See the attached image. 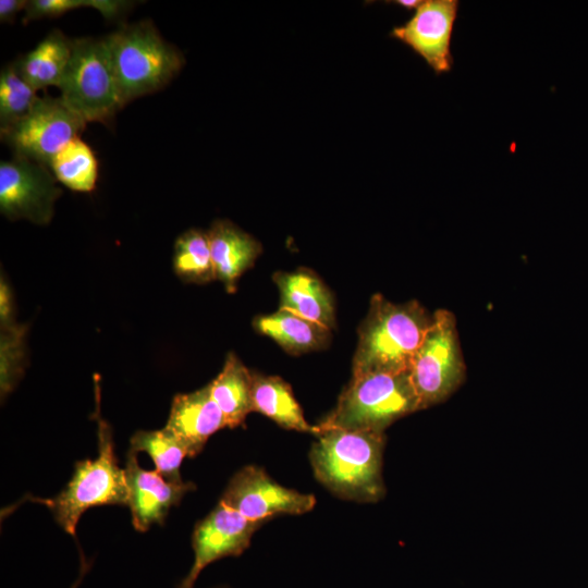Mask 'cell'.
Instances as JSON below:
<instances>
[{"instance_id": "6da1fadb", "label": "cell", "mask_w": 588, "mask_h": 588, "mask_svg": "<svg viewBox=\"0 0 588 588\" xmlns=\"http://www.w3.org/2000/svg\"><path fill=\"white\" fill-rule=\"evenodd\" d=\"M384 432L327 429L309 451L316 479L332 494L376 503L385 494L382 475Z\"/></svg>"}, {"instance_id": "7a4b0ae2", "label": "cell", "mask_w": 588, "mask_h": 588, "mask_svg": "<svg viewBox=\"0 0 588 588\" xmlns=\"http://www.w3.org/2000/svg\"><path fill=\"white\" fill-rule=\"evenodd\" d=\"M431 321L432 314L417 301L393 303L375 294L358 329L353 377L408 370Z\"/></svg>"}, {"instance_id": "3957f363", "label": "cell", "mask_w": 588, "mask_h": 588, "mask_svg": "<svg viewBox=\"0 0 588 588\" xmlns=\"http://www.w3.org/2000/svg\"><path fill=\"white\" fill-rule=\"evenodd\" d=\"M96 409L98 455L77 461L68 485L57 495L48 499L26 497L28 501L47 506L58 525L71 536H76L81 516L90 507L126 505L127 483L125 469L119 466L110 425L100 413V390L96 381Z\"/></svg>"}, {"instance_id": "277c9868", "label": "cell", "mask_w": 588, "mask_h": 588, "mask_svg": "<svg viewBox=\"0 0 588 588\" xmlns=\"http://www.w3.org/2000/svg\"><path fill=\"white\" fill-rule=\"evenodd\" d=\"M105 40L123 107L164 87L184 64L180 50L147 21L122 26Z\"/></svg>"}, {"instance_id": "5b68a950", "label": "cell", "mask_w": 588, "mask_h": 588, "mask_svg": "<svg viewBox=\"0 0 588 588\" xmlns=\"http://www.w3.org/2000/svg\"><path fill=\"white\" fill-rule=\"evenodd\" d=\"M420 411L408 370L353 377L334 409L318 425L322 430H384L400 418Z\"/></svg>"}, {"instance_id": "8992f818", "label": "cell", "mask_w": 588, "mask_h": 588, "mask_svg": "<svg viewBox=\"0 0 588 588\" xmlns=\"http://www.w3.org/2000/svg\"><path fill=\"white\" fill-rule=\"evenodd\" d=\"M58 88L61 100L86 123H110L123 105L105 38L72 40Z\"/></svg>"}, {"instance_id": "52a82bcc", "label": "cell", "mask_w": 588, "mask_h": 588, "mask_svg": "<svg viewBox=\"0 0 588 588\" xmlns=\"http://www.w3.org/2000/svg\"><path fill=\"white\" fill-rule=\"evenodd\" d=\"M420 409L448 400L464 382L466 366L456 318L438 309L408 368Z\"/></svg>"}, {"instance_id": "ba28073f", "label": "cell", "mask_w": 588, "mask_h": 588, "mask_svg": "<svg viewBox=\"0 0 588 588\" xmlns=\"http://www.w3.org/2000/svg\"><path fill=\"white\" fill-rule=\"evenodd\" d=\"M86 124L60 97L44 96L19 121L1 130V138L14 156L49 168L53 157L79 137Z\"/></svg>"}, {"instance_id": "9c48e42d", "label": "cell", "mask_w": 588, "mask_h": 588, "mask_svg": "<svg viewBox=\"0 0 588 588\" xmlns=\"http://www.w3.org/2000/svg\"><path fill=\"white\" fill-rule=\"evenodd\" d=\"M61 193L48 167L19 156L0 162V211L9 220L48 224Z\"/></svg>"}, {"instance_id": "30bf717a", "label": "cell", "mask_w": 588, "mask_h": 588, "mask_svg": "<svg viewBox=\"0 0 588 588\" xmlns=\"http://www.w3.org/2000/svg\"><path fill=\"white\" fill-rule=\"evenodd\" d=\"M220 501L246 518L264 523L277 515H302L316 505L314 494L278 483L256 465L238 469L228 482Z\"/></svg>"}, {"instance_id": "8fae6325", "label": "cell", "mask_w": 588, "mask_h": 588, "mask_svg": "<svg viewBox=\"0 0 588 588\" xmlns=\"http://www.w3.org/2000/svg\"><path fill=\"white\" fill-rule=\"evenodd\" d=\"M264 522L250 520L221 501L196 523L192 535L194 562L177 588H194L201 571L212 562L238 556L250 546Z\"/></svg>"}, {"instance_id": "7c38bea8", "label": "cell", "mask_w": 588, "mask_h": 588, "mask_svg": "<svg viewBox=\"0 0 588 588\" xmlns=\"http://www.w3.org/2000/svg\"><path fill=\"white\" fill-rule=\"evenodd\" d=\"M457 0H425L414 15L391 30V37L411 47L437 73L451 71V39Z\"/></svg>"}, {"instance_id": "4fadbf2b", "label": "cell", "mask_w": 588, "mask_h": 588, "mask_svg": "<svg viewBox=\"0 0 588 588\" xmlns=\"http://www.w3.org/2000/svg\"><path fill=\"white\" fill-rule=\"evenodd\" d=\"M124 469L132 524L140 532L147 531L154 524H163L171 507L179 505L187 492L196 489L193 482L170 481L156 469L142 468L137 455L131 451Z\"/></svg>"}, {"instance_id": "5bb4252c", "label": "cell", "mask_w": 588, "mask_h": 588, "mask_svg": "<svg viewBox=\"0 0 588 588\" xmlns=\"http://www.w3.org/2000/svg\"><path fill=\"white\" fill-rule=\"evenodd\" d=\"M225 427L224 415L212 399L208 383L196 391L176 394L163 428L179 438L194 457L213 433Z\"/></svg>"}, {"instance_id": "9a60e30c", "label": "cell", "mask_w": 588, "mask_h": 588, "mask_svg": "<svg viewBox=\"0 0 588 588\" xmlns=\"http://www.w3.org/2000/svg\"><path fill=\"white\" fill-rule=\"evenodd\" d=\"M273 280L280 292V308L329 330L335 327L334 299L313 271L277 272Z\"/></svg>"}, {"instance_id": "2e32d148", "label": "cell", "mask_w": 588, "mask_h": 588, "mask_svg": "<svg viewBox=\"0 0 588 588\" xmlns=\"http://www.w3.org/2000/svg\"><path fill=\"white\" fill-rule=\"evenodd\" d=\"M207 233L216 280L221 281L228 292L232 293L237 279L260 255L261 245L228 220L215 221Z\"/></svg>"}, {"instance_id": "e0dca14e", "label": "cell", "mask_w": 588, "mask_h": 588, "mask_svg": "<svg viewBox=\"0 0 588 588\" xmlns=\"http://www.w3.org/2000/svg\"><path fill=\"white\" fill-rule=\"evenodd\" d=\"M253 412L272 419L282 428L306 432L316 437L322 433L318 425H310L296 401L290 384L278 376L252 372Z\"/></svg>"}, {"instance_id": "ac0fdd59", "label": "cell", "mask_w": 588, "mask_h": 588, "mask_svg": "<svg viewBox=\"0 0 588 588\" xmlns=\"http://www.w3.org/2000/svg\"><path fill=\"white\" fill-rule=\"evenodd\" d=\"M254 327L292 355L320 350L330 339L329 329L281 308L255 318Z\"/></svg>"}, {"instance_id": "d6986e66", "label": "cell", "mask_w": 588, "mask_h": 588, "mask_svg": "<svg viewBox=\"0 0 588 588\" xmlns=\"http://www.w3.org/2000/svg\"><path fill=\"white\" fill-rule=\"evenodd\" d=\"M252 371L234 353H229L222 370L209 383L211 396L224 415L226 426H243L253 412Z\"/></svg>"}, {"instance_id": "ffe728a7", "label": "cell", "mask_w": 588, "mask_h": 588, "mask_svg": "<svg viewBox=\"0 0 588 588\" xmlns=\"http://www.w3.org/2000/svg\"><path fill=\"white\" fill-rule=\"evenodd\" d=\"M71 52L72 40L59 29H53L15 63L21 75L36 90L50 86L58 87Z\"/></svg>"}, {"instance_id": "44dd1931", "label": "cell", "mask_w": 588, "mask_h": 588, "mask_svg": "<svg viewBox=\"0 0 588 588\" xmlns=\"http://www.w3.org/2000/svg\"><path fill=\"white\" fill-rule=\"evenodd\" d=\"M56 180L75 192H91L98 179V161L81 137L70 142L49 164Z\"/></svg>"}, {"instance_id": "7402d4cb", "label": "cell", "mask_w": 588, "mask_h": 588, "mask_svg": "<svg viewBox=\"0 0 588 588\" xmlns=\"http://www.w3.org/2000/svg\"><path fill=\"white\" fill-rule=\"evenodd\" d=\"M131 452L147 453L155 464V469L166 479L183 481L180 473L185 457H191L185 444L166 428L160 430H139L130 440Z\"/></svg>"}, {"instance_id": "603a6c76", "label": "cell", "mask_w": 588, "mask_h": 588, "mask_svg": "<svg viewBox=\"0 0 588 588\" xmlns=\"http://www.w3.org/2000/svg\"><path fill=\"white\" fill-rule=\"evenodd\" d=\"M173 270L185 283L204 284L216 280L207 231L189 229L176 238Z\"/></svg>"}, {"instance_id": "cb8c5ba5", "label": "cell", "mask_w": 588, "mask_h": 588, "mask_svg": "<svg viewBox=\"0 0 588 588\" xmlns=\"http://www.w3.org/2000/svg\"><path fill=\"white\" fill-rule=\"evenodd\" d=\"M37 90L21 75L16 63L0 73V130L24 117L37 100Z\"/></svg>"}, {"instance_id": "d4e9b609", "label": "cell", "mask_w": 588, "mask_h": 588, "mask_svg": "<svg viewBox=\"0 0 588 588\" xmlns=\"http://www.w3.org/2000/svg\"><path fill=\"white\" fill-rule=\"evenodd\" d=\"M27 328L15 324L1 330L0 338V390L5 397L23 376L25 360V335Z\"/></svg>"}, {"instance_id": "484cf974", "label": "cell", "mask_w": 588, "mask_h": 588, "mask_svg": "<svg viewBox=\"0 0 588 588\" xmlns=\"http://www.w3.org/2000/svg\"><path fill=\"white\" fill-rule=\"evenodd\" d=\"M131 2L119 0H30L25 8L24 23L44 17H57L79 8H94L107 20L126 12Z\"/></svg>"}, {"instance_id": "4316f807", "label": "cell", "mask_w": 588, "mask_h": 588, "mask_svg": "<svg viewBox=\"0 0 588 588\" xmlns=\"http://www.w3.org/2000/svg\"><path fill=\"white\" fill-rule=\"evenodd\" d=\"M14 321V303L12 291L5 281L4 277L1 275L0 280V327L1 330L9 329L15 326Z\"/></svg>"}, {"instance_id": "83f0119b", "label": "cell", "mask_w": 588, "mask_h": 588, "mask_svg": "<svg viewBox=\"0 0 588 588\" xmlns=\"http://www.w3.org/2000/svg\"><path fill=\"white\" fill-rule=\"evenodd\" d=\"M27 1L25 0H1L0 1V22H13L16 14L25 10Z\"/></svg>"}, {"instance_id": "f1b7e54d", "label": "cell", "mask_w": 588, "mask_h": 588, "mask_svg": "<svg viewBox=\"0 0 588 588\" xmlns=\"http://www.w3.org/2000/svg\"><path fill=\"white\" fill-rule=\"evenodd\" d=\"M89 568H90V562H87L86 558L81 552L79 573H78V576H77L76 580L72 584L71 588H78V586L83 581V578L85 577V575L89 571Z\"/></svg>"}, {"instance_id": "f546056e", "label": "cell", "mask_w": 588, "mask_h": 588, "mask_svg": "<svg viewBox=\"0 0 588 588\" xmlns=\"http://www.w3.org/2000/svg\"><path fill=\"white\" fill-rule=\"evenodd\" d=\"M422 1L420 0H399L394 1L397 5H401L405 9H417Z\"/></svg>"}]
</instances>
